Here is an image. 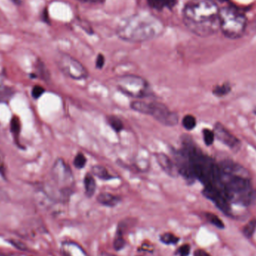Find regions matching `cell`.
I'll list each match as a JSON object with an SVG mask.
<instances>
[{"instance_id":"1","label":"cell","mask_w":256,"mask_h":256,"mask_svg":"<svg viewBox=\"0 0 256 256\" xmlns=\"http://www.w3.org/2000/svg\"><path fill=\"white\" fill-rule=\"evenodd\" d=\"M219 168L221 184L228 201L244 206L256 204V190L246 168L228 160L221 162Z\"/></svg>"},{"instance_id":"2","label":"cell","mask_w":256,"mask_h":256,"mask_svg":"<svg viewBox=\"0 0 256 256\" xmlns=\"http://www.w3.org/2000/svg\"><path fill=\"white\" fill-rule=\"evenodd\" d=\"M183 21L196 36H212L220 30V8L214 0H190L183 9Z\"/></svg>"},{"instance_id":"3","label":"cell","mask_w":256,"mask_h":256,"mask_svg":"<svg viewBox=\"0 0 256 256\" xmlns=\"http://www.w3.org/2000/svg\"><path fill=\"white\" fill-rule=\"evenodd\" d=\"M164 30V22L154 15L138 13L122 20L117 26L116 33L122 40L140 43L156 38Z\"/></svg>"},{"instance_id":"4","label":"cell","mask_w":256,"mask_h":256,"mask_svg":"<svg viewBox=\"0 0 256 256\" xmlns=\"http://www.w3.org/2000/svg\"><path fill=\"white\" fill-rule=\"evenodd\" d=\"M246 18L240 10L232 6L220 8V30L226 37L238 39L244 34Z\"/></svg>"},{"instance_id":"5","label":"cell","mask_w":256,"mask_h":256,"mask_svg":"<svg viewBox=\"0 0 256 256\" xmlns=\"http://www.w3.org/2000/svg\"><path fill=\"white\" fill-rule=\"evenodd\" d=\"M118 90L126 96L134 98H142L149 94V85L146 80L136 75L127 74L116 80Z\"/></svg>"},{"instance_id":"6","label":"cell","mask_w":256,"mask_h":256,"mask_svg":"<svg viewBox=\"0 0 256 256\" xmlns=\"http://www.w3.org/2000/svg\"><path fill=\"white\" fill-rule=\"evenodd\" d=\"M57 64L60 70L72 79L80 80L88 78L87 69L78 60L70 55L61 54L57 60Z\"/></svg>"},{"instance_id":"7","label":"cell","mask_w":256,"mask_h":256,"mask_svg":"<svg viewBox=\"0 0 256 256\" xmlns=\"http://www.w3.org/2000/svg\"><path fill=\"white\" fill-rule=\"evenodd\" d=\"M51 179L62 191H68L73 185L74 177L72 170L62 159H58L52 166Z\"/></svg>"},{"instance_id":"8","label":"cell","mask_w":256,"mask_h":256,"mask_svg":"<svg viewBox=\"0 0 256 256\" xmlns=\"http://www.w3.org/2000/svg\"><path fill=\"white\" fill-rule=\"evenodd\" d=\"M147 115L152 116L158 122L168 127H172L178 122V114L170 110L164 104L159 102L148 103Z\"/></svg>"},{"instance_id":"9","label":"cell","mask_w":256,"mask_h":256,"mask_svg":"<svg viewBox=\"0 0 256 256\" xmlns=\"http://www.w3.org/2000/svg\"><path fill=\"white\" fill-rule=\"evenodd\" d=\"M174 164L178 170L179 174L184 176L185 179L190 183L195 180L194 171H192V164L190 158L186 149L176 150L174 152Z\"/></svg>"},{"instance_id":"10","label":"cell","mask_w":256,"mask_h":256,"mask_svg":"<svg viewBox=\"0 0 256 256\" xmlns=\"http://www.w3.org/2000/svg\"><path fill=\"white\" fill-rule=\"evenodd\" d=\"M214 132L215 138H218L222 144H225L232 150H238L240 148V140L221 123H216Z\"/></svg>"},{"instance_id":"11","label":"cell","mask_w":256,"mask_h":256,"mask_svg":"<svg viewBox=\"0 0 256 256\" xmlns=\"http://www.w3.org/2000/svg\"><path fill=\"white\" fill-rule=\"evenodd\" d=\"M156 160L162 171L165 172L170 177L176 178L179 174L177 166L172 160L166 154L162 153L156 154Z\"/></svg>"},{"instance_id":"12","label":"cell","mask_w":256,"mask_h":256,"mask_svg":"<svg viewBox=\"0 0 256 256\" xmlns=\"http://www.w3.org/2000/svg\"><path fill=\"white\" fill-rule=\"evenodd\" d=\"M97 200L100 204L106 207H115L120 204L121 198L109 192H102L99 194Z\"/></svg>"},{"instance_id":"13","label":"cell","mask_w":256,"mask_h":256,"mask_svg":"<svg viewBox=\"0 0 256 256\" xmlns=\"http://www.w3.org/2000/svg\"><path fill=\"white\" fill-rule=\"evenodd\" d=\"M84 183L86 195L90 198L93 196L96 191V182L93 174L87 173L84 178Z\"/></svg>"},{"instance_id":"14","label":"cell","mask_w":256,"mask_h":256,"mask_svg":"<svg viewBox=\"0 0 256 256\" xmlns=\"http://www.w3.org/2000/svg\"><path fill=\"white\" fill-rule=\"evenodd\" d=\"M147 1L149 6L156 10L172 8L177 2V0H147Z\"/></svg>"},{"instance_id":"15","label":"cell","mask_w":256,"mask_h":256,"mask_svg":"<svg viewBox=\"0 0 256 256\" xmlns=\"http://www.w3.org/2000/svg\"><path fill=\"white\" fill-rule=\"evenodd\" d=\"M93 176H96L102 180H109L116 178L115 176H112L108 170L103 166L96 165L92 168Z\"/></svg>"},{"instance_id":"16","label":"cell","mask_w":256,"mask_h":256,"mask_svg":"<svg viewBox=\"0 0 256 256\" xmlns=\"http://www.w3.org/2000/svg\"><path fill=\"white\" fill-rule=\"evenodd\" d=\"M232 87L228 84H224L220 86L215 87L213 90V94L218 98L224 97L230 94L231 92Z\"/></svg>"},{"instance_id":"17","label":"cell","mask_w":256,"mask_h":256,"mask_svg":"<svg viewBox=\"0 0 256 256\" xmlns=\"http://www.w3.org/2000/svg\"><path fill=\"white\" fill-rule=\"evenodd\" d=\"M108 123H109L110 127L116 131V132H120L124 129V124L122 122L117 116H111L108 117Z\"/></svg>"},{"instance_id":"18","label":"cell","mask_w":256,"mask_h":256,"mask_svg":"<svg viewBox=\"0 0 256 256\" xmlns=\"http://www.w3.org/2000/svg\"><path fill=\"white\" fill-rule=\"evenodd\" d=\"M14 92L8 86H0V102H7L12 98Z\"/></svg>"},{"instance_id":"19","label":"cell","mask_w":256,"mask_h":256,"mask_svg":"<svg viewBox=\"0 0 256 256\" xmlns=\"http://www.w3.org/2000/svg\"><path fill=\"white\" fill-rule=\"evenodd\" d=\"M182 124H183V127L188 130H192L196 126V120L194 116H185L182 120Z\"/></svg>"},{"instance_id":"20","label":"cell","mask_w":256,"mask_h":256,"mask_svg":"<svg viewBox=\"0 0 256 256\" xmlns=\"http://www.w3.org/2000/svg\"><path fill=\"white\" fill-rule=\"evenodd\" d=\"M256 230V220H252L244 227L243 233L248 238L252 237Z\"/></svg>"},{"instance_id":"21","label":"cell","mask_w":256,"mask_h":256,"mask_svg":"<svg viewBox=\"0 0 256 256\" xmlns=\"http://www.w3.org/2000/svg\"><path fill=\"white\" fill-rule=\"evenodd\" d=\"M206 216L208 222H210L212 225L215 226L216 228H224L225 226H224V222L216 215L214 214L207 213Z\"/></svg>"},{"instance_id":"22","label":"cell","mask_w":256,"mask_h":256,"mask_svg":"<svg viewBox=\"0 0 256 256\" xmlns=\"http://www.w3.org/2000/svg\"><path fill=\"white\" fill-rule=\"evenodd\" d=\"M203 138L206 146H210L213 144L215 140V135L214 130L209 129H204L202 131Z\"/></svg>"},{"instance_id":"23","label":"cell","mask_w":256,"mask_h":256,"mask_svg":"<svg viewBox=\"0 0 256 256\" xmlns=\"http://www.w3.org/2000/svg\"><path fill=\"white\" fill-rule=\"evenodd\" d=\"M161 242L166 244H176L179 242V238L171 233H166L160 237Z\"/></svg>"},{"instance_id":"24","label":"cell","mask_w":256,"mask_h":256,"mask_svg":"<svg viewBox=\"0 0 256 256\" xmlns=\"http://www.w3.org/2000/svg\"><path fill=\"white\" fill-rule=\"evenodd\" d=\"M20 122L18 117L14 116L10 120V131L14 136H18L20 132Z\"/></svg>"},{"instance_id":"25","label":"cell","mask_w":256,"mask_h":256,"mask_svg":"<svg viewBox=\"0 0 256 256\" xmlns=\"http://www.w3.org/2000/svg\"><path fill=\"white\" fill-rule=\"evenodd\" d=\"M86 158L85 155L82 153H79L76 156H75L74 160V165L76 167V168H84L86 164Z\"/></svg>"},{"instance_id":"26","label":"cell","mask_w":256,"mask_h":256,"mask_svg":"<svg viewBox=\"0 0 256 256\" xmlns=\"http://www.w3.org/2000/svg\"><path fill=\"white\" fill-rule=\"evenodd\" d=\"M124 245H126V242L123 238L122 233L118 232L115 240H114V248L116 250H120L124 248Z\"/></svg>"},{"instance_id":"27","label":"cell","mask_w":256,"mask_h":256,"mask_svg":"<svg viewBox=\"0 0 256 256\" xmlns=\"http://www.w3.org/2000/svg\"><path fill=\"white\" fill-rule=\"evenodd\" d=\"M44 93V88L40 86H36L32 90V96L34 99H38Z\"/></svg>"},{"instance_id":"28","label":"cell","mask_w":256,"mask_h":256,"mask_svg":"<svg viewBox=\"0 0 256 256\" xmlns=\"http://www.w3.org/2000/svg\"><path fill=\"white\" fill-rule=\"evenodd\" d=\"M190 252V246L189 244H184L179 248L178 254L180 256H188Z\"/></svg>"},{"instance_id":"29","label":"cell","mask_w":256,"mask_h":256,"mask_svg":"<svg viewBox=\"0 0 256 256\" xmlns=\"http://www.w3.org/2000/svg\"><path fill=\"white\" fill-rule=\"evenodd\" d=\"M105 64V58L102 54H99L96 60V68L98 69H102Z\"/></svg>"},{"instance_id":"30","label":"cell","mask_w":256,"mask_h":256,"mask_svg":"<svg viewBox=\"0 0 256 256\" xmlns=\"http://www.w3.org/2000/svg\"><path fill=\"white\" fill-rule=\"evenodd\" d=\"M194 256H210V255L203 250H197L194 254Z\"/></svg>"},{"instance_id":"31","label":"cell","mask_w":256,"mask_h":256,"mask_svg":"<svg viewBox=\"0 0 256 256\" xmlns=\"http://www.w3.org/2000/svg\"><path fill=\"white\" fill-rule=\"evenodd\" d=\"M12 1L16 6H20L22 3V0H12Z\"/></svg>"},{"instance_id":"32","label":"cell","mask_w":256,"mask_h":256,"mask_svg":"<svg viewBox=\"0 0 256 256\" xmlns=\"http://www.w3.org/2000/svg\"><path fill=\"white\" fill-rule=\"evenodd\" d=\"M81 1L86 2H99L102 0H81Z\"/></svg>"},{"instance_id":"33","label":"cell","mask_w":256,"mask_h":256,"mask_svg":"<svg viewBox=\"0 0 256 256\" xmlns=\"http://www.w3.org/2000/svg\"><path fill=\"white\" fill-rule=\"evenodd\" d=\"M100 256H116L114 254H109V252H103Z\"/></svg>"},{"instance_id":"34","label":"cell","mask_w":256,"mask_h":256,"mask_svg":"<svg viewBox=\"0 0 256 256\" xmlns=\"http://www.w3.org/2000/svg\"><path fill=\"white\" fill-rule=\"evenodd\" d=\"M0 256H16L14 255V254H0Z\"/></svg>"},{"instance_id":"35","label":"cell","mask_w":256,"mask_h":256,"mask_svg":"<svg viewBox=\"0 0 256 256\" xmlns=\"http://www.w3.org/2000/svg\"><path fill=\"white\" fill-rule=\"evenodd\" d=\"M254 114H256V108H255V109H254Z\"/></svg>"}]
</instances>
